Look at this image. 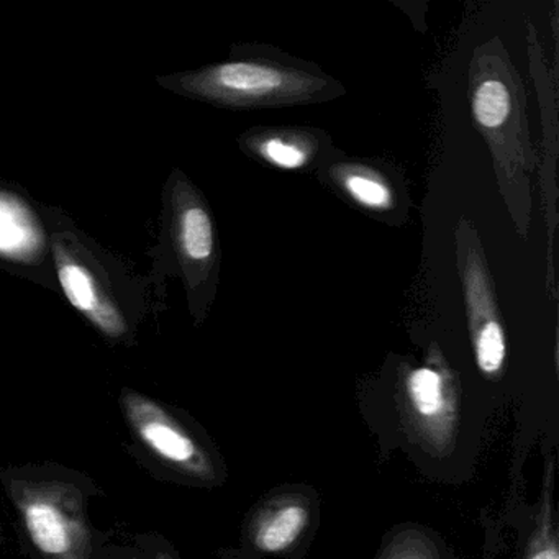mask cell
<instances>
[{"mask_svg":"<svg viewBox=\"0 0 559 559\" xmlns=\"http://www.w3.org/2000/svg\"><path fill=\"white\" fill-rule=\"evenodd\" d=\"M122 405L136 437L159 460L191 476H211V463L202 448L162 405L132 391L123 394Z\"/></svg>","mask_w":559,"mask_h":559,"instance_id":"277c9868","label":"cell"},{"mask_svg":"<svg viewBox=\"0 0 559 559\" xmlns=\"http://www.w3.org/2000/svg\"><path fill=\"white\" fill-rule=\"evenodd\" d=\"M309 525V509L297 500H283L261 513L254 523L253 542L260 551L283 552Z\"/></svg>","mask_w":559,"mask_h":559,"instance_id":"ba28073f","label":"cell"},{"mask_svg":"<svg viewBox=\"0 0 559 559\" xmlns=\"http://www.w3.org/2000/svg\"><path fill=\"white\" fill-rule=\"evenodd\" d=\"M261 153H263L267 162L284 169H297L307 162V155L299 146L280 139L264 142L263 146H261Z\"/></svg>","mask_w":559,"mask_h":559,"instance_id":"7c38bea8","label":"cell"},{"mask_svg":"<svg viewBox=\"0 0 559 559\" xmlns=\"http://www.w3.org/2000/svg\"><path fill=\"white\" fill-rule=\"evenodd\" d=\"M11 496L32 543L45 558L93 559V539L76 487L17 480Z\"/></svg>","mask_w":559,"mask_h":559,"instance_id":"6da1fadb","label":"cell"},{"mask_svg":"<svg viewBox=\"0 0 559 559\" xmlns=\"http://www.w3.org/2000/svg\"><path fill=\"white\" fill-rule=\"evenodd\" d=\"M155 559H175V558H173V556H169V555H159L158 558H155Z\"/></svg>","mask_w":559,"mask_h":559,"instance_id":"9a60e30c","label":"cell"},{"mask_svg":"<svg viewBox=\"0 0 559 559\" xmlns=\"http://www.w3.org/2000/svg\"><path fill=\"white\" fill-rule=\"evenodd\" d=\"M474 353L477 368L486 376H496L502 371L506 362V335L496 319L486 320L474 332Z\"/></svg>","mask_w":559,"mask_h":559,"instance_id":"30bf717a","label":"cell"},{"mask_svg":"<svg viewBox=\"0 0 559 559\" xmlns=\"http://www.w3.org/2000/svg\"><path fill=\"white\" fill-rule=\"evenodd\" d=\"M309 78L253 63H225L198 73L165 78L163 86L221 104L270 103L309 90Z\"/></svg>","mask_w":559,"mask_h":559,"instance_id":"7a4b0ae2","label":"cell"},{"mask_svg":"<svg viewBox=\"0 0 559 559\" xmlns=\"http://www.w3.org/2000/svg\"><path fill=\"white\" fill-rule=\"evenodd\" d=\"M405 395L408 408L425 433L437 441L451 438L456 425V407L453 392L440 371L430 366L414 369L405 379Z\"/></svg>","mask_w":559,"mask_h":559,"instance_id":"8992f818","label":"cell"},{"mask_svg":"<svg viewBox=\"0 0 559 559\" xmlns=\"http://www.w3.org/2000/svg\"><path fill=\"white\" fill-rule=\"evenodd\" d=\"M528 559H559L558 545H556L555 538L549 533L548 523H546L545 530L539 535L538 542L533 546Z\"/></svg>","mask_w":559,"mask_h":559,"instance_id":"4fadbf2b","label":"cell"},{"mask_svg":"<svg viewBox=\"0 0 559 559\" xmlns=\"http://www.w3.org/2000/svg\"><path fill=\"white\" fill-rule=\"evenodd\" d=\"M48 253V235L37 212L14 191L0 188V260L38 264Z\"/></svg>","mask_w":559,"mask_h":559,"instance_id":"5b68a950","label":"cell"},{"mask_svg":"<svg viewBox=\"0 0 559 559\" xmlns=\"http://www.w3.org/2000/svg\"><path fill=\"white\" fill-rule=\"evenodd\" d=\"M53 254L58 283L68 302L107 338H123L130 330L129 319L107 284L106 273L86 251L78 250L73 238H53Z\"/></svg>","mask_w":559,"mask_h":559,"instance_id":"3957f363","label":"cell"},{"mask_svg":"<svg viewBox=\"0 0 559 559\" xmlns=\"http://www.w3.org/2000/svg\"><path fill=\"white\" fill-rule=\"evenodd\" d=\"M173 241L179 260L188 267L211 263L215 251L214 224L204 205L199 204L185 186H176L171 195Z\"/></svg>","mask_w":559,"mask_h":559,"instance_id":"52a82bcc","label":"cell"},{"mask_svg":"<svg viewBox=\"0 0 559 559\" xmlns=\"http://www.w3.org/2000/svg\"><path fill=\"white\" fill-rule=\"evenodd\" d=\"M473 112L484 129H497L510 114V93L500 81H484L473 97Z\"/></svg>","mask_w":559,"mask_h":559,"instance_id":"9c48e42d","label":"cell"},{"mask_svg":"<svg viewBox=\"0 0 559 559\" xmlns=\"http://www.w3.org/2000/svg\"><path fill=\"white\" fill-rule=\"evenodd\" d=\"M392 559H428V558H424V556H420V555H399Z\"/></svg>","mask_w":559,"mask_h":559,"instance_id":"5bb4252c","label":"cell"},{"mask_svg":"<svg viewBox=\"0 0 559 559\" xmlns=\"http://www.w3.org/2000/svg\"><path fill=\"white\" fill-rule=\"evenodd\" d=\"M343 186L348 194L365 207L382 211L391 205L392 194L388 186L371 176L352 173L343 178Z\"/></svg>","mask_w":559,"mask_h":559,"instance_id":"8fae6325","label":"cell"}]
</instances>
